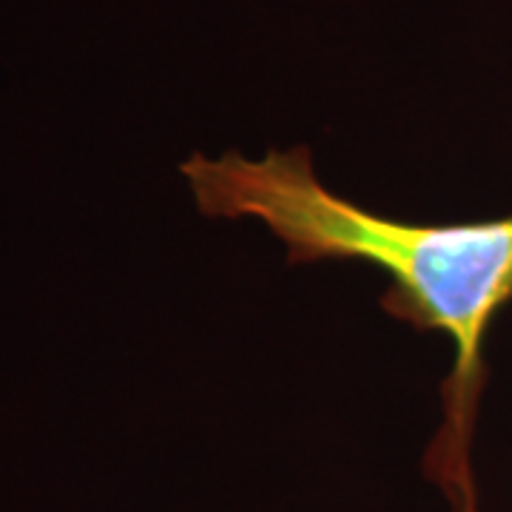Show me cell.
Listing matches in <instances>:
<instances>
[{"label": "cell", "mask_w": 512, "mask_h": 512, "mask_svg": "<svg viewBox=\"0 0 512 512\" xmlns=\"http://www.w3.org/2000/svg\"><path fill=\"white\" fill-rule=\"evenodd\" d=\"M183 174L202 214L268 225L291 265L322 259L376 265L390 276L384 311L453 342V373L441 390L444 421L424 464L453 512H481L473 433L487 382V333L512 302V217L430 225L373 214L316 177L308 148L268 151L259 160L237 151L194 154Z\"/></svg>", "instance_id": "1"}]
</instances>
